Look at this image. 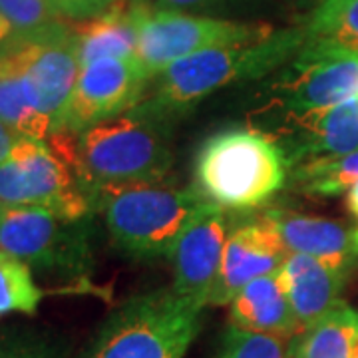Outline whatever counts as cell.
Returning a JSON list of instances; mask_svg holds the SVG:
<instances>
[{"label": "cell", "instance_id": "1", "mask_svg": "<svg viewBox=\"0 0 358 358\" xmlns=\"http://www.w3.org/2000/svg\"><path fill=\"white\" fill-rule=\"evenodd\" d=\"M169 124L138 103L74 136L72 166L96 209L106 189L162 181L173 164Z\"/></svg>", "mask_w": 358, "mask_h": 358}, {"label": "cell", "instance_id": "2", "mask_svg": "<svg viewBox=\"0 0 358 358\" xmlns=\"http://www.w3.org/2000/svg\"><path fill=\"white\" fill-rule=\"evenodd\" d=\"M303 44L305 28H282L261 38L197 52L154 76L152 96L140 106L173 120L219 88L267 76L296 56Z\"/></svg>", "mask_w": 358, "mask_h": 358}, {"label": "cell", "instance_id": "3", "mask_svg": "<svg viewBox=\"0 0 358 358\" xmlns=\"http://www.w3.org/2000/svg\"><path fill=\"white\" fill-rule=\"evenodd\" d=\"M289 159L279 143L257 129H223L195 157V187L219 209L247 211L282 187Z\"/></svg>", "mask_w": 358, "mask_h": 358}, {"label": "cell", "instance_id": "4", "mask_svg": "<svg viewBox=\"0 0 358 358\" xmlns=\"http://www.w3.org/2000/svg\"><path fill=\"white\" fill-rule=\"evenodd\" d=\"M209 207L197 187L162 181L106 189L98 197L112 243L136 259H171L183 231Z\"/></svg>", "mask_w": 358, "mask_h": 358}, {"label": "cell", "instance_id": "5", "mask_svg": "<svg viewBox=\"0 0 358 358\" xmlns=\"http://www.w3.org/2000/svg\"><path fill=\"white\" fill-rule=\"evenodd\" d=\"M201 310L173 289L138 294L103 320L82 358H183L199 334Z\"/></svg>", "mask_w": 358, "mask_h": 358}, {"label": "cell", "instance_id": "6", "mask_svg": "<svg viewBox=\"0 0 358 358\" xmlns=\"http://www.w3.org/2000/svg\"><path fill=\"white\" fill-rule=\"evenodd\" d=\"M0 207H40L68 219H88L96 205L68 157L66 138H18L0 162Z\"/></svg>", "mask_w": 358, "mask_h": 358}, {"label": "cell", "instance_id": "7", "mask_svg": "<svg viewBox=\"0 0 358 358\" xmlns=\"http://www.w3.org/2000/svg\"><path fill=\"white\" fill-rule=\"evenodd\" d=\"M92 223L40 207H0V249L42 273L82 279L92 267Z\"/></svg>", "mask_w": 358, "mask_h": 358}, {"label": "cell", "instance_id": "8", "mask_svg": "<svg viewBox=\"0 0 358 358\" xmlns=\"http://www.w3.org/2000/svg\"><path fill=\"white\" fill-rule=\"evenodd\" d=\"M275 28L267 24L235 22L211 16L152 8L138 2V52L136 58L150 76H157L197 52L261 38Z\"/></svg>", "mask_w": 358, "mask_h": 358}, {"label": "cell", "instance_id": "9", "mask_svg": "<svg viewBox=\"0 0 358 358\" xmlns=\"http://www.w3.org/2000/svg\"><path fill=\"white\" fill-rule=\"evenodd\" d=\"M152 76L140 60L108 58L80 68L76 86L54 131L80 134L134 110L143 100Z\"/></svg>", "mask_w": 358, "mask_h": 358}, {"label": "cell", "instance_id": "10", "mask_svg": "<svg viewBox=\"0 0 358 358\" xmlns=\"http://www.w3.org/2000/svg\"><path fill=\"white\" fill-rule=\"evenodd\" d=\"M273 94L287 115L345 102L358 94V54L303 44Z\"/></svg>", "mask_w": 358, "mask_h": 358}, {"label": "cell", "instance_id": "11", "mask_svg": "<svg viewBox=\"0 0 358 358\" xmlns=\"http://www.w3.org/2000/svg\"><path fill=\"white\" fill-rule=\"evenodd\" d=\"M10 48L18 56L38 112L56 129L80 74L74 26L62 20L32 38L14 42Z\"/></svg>", "mask_w": 358, "mask_h": 358}, {"label": "cell", "instance_id": "12", "mask_svg": "<svg viewBox=\"0 0 358 358\" xmlns=\"http://www.w3.org/2000/svg\"><path fill=\"white\" fill-rule=\"evenodd\" d=\"M225 211L211 205L179 237L173 249L171 289L185 301L205 308L217 279L223 247L227 241Z\"/></svg>", "mask_w": 358, "mask_h": 358}, {"label": "cell", "instance_id": "13", "mask_svg": "<svg viewBox=\"0 0 358 358\" xmlns=\"http://www.w3.org/2000/svg\"><path fill=\"white\" fill-rule=\"evenodd\" d=\"M287 251L263 217L239 225L227 235L217 279L209 293V307H225L245 285L281 267Z\"/></svg>", "mask_w": 358, "mask_h": 358}, {"label": "cell", "instance_id": "14", "mask_svg": "<svg viewBox=\"0 0 358 358\" xmlns=\"http://www.w3.org/2000/svg\"><path fill=\"white\" fill-rule=\"evenodd\" d=\"M261 217L275 229L287 253L317 257L345 271L358 259V225L285 209H268Z\"/></svg>", "mask_w": 358, "mask_h": 358}, {"label": "cell", "instance_id": "15", "mask_svg": "<svg viewBox=\"0 0 358 358\" xmlns=\"http://www.w3.org/2000/svg\"><path fill=\"white\" fill-rule=\"evenodd\" d=\"M346 273L317 257L287 253L277 268V277L289 299L299 333H305L341 303Z\"/></svg>", "mask_w": 358, "mask_h": 358}, {"label": "cell", "instance_id": "16", "mask_svg": "<svg viewBox=\"0 0 358 358\" xmlns=\"http://www.w3.org/2000/svg\"><path fill=\"white\" fill-rule=\"evenodd\" d=\"M285 126L289 129L287 141L291 140L287 148L291 145L296 164L358 152V94L324 110L289 114Z\"/></svg>", "mask_w": 358, "mask_h": 358}, {"label": "cell", "instance_id": "17", "mask_svg": "<svg viewBox=\"0 0 358 358\" xmlns=\"http://www.w3.org/2000/svg\"><path fill=\"white\" fill-rule=\"evenodd\" d=\"M80 68L138 52V2L115 0L100 14L74 26Z\"/></svg>", "mask_w": 358, "mask_h": 358}, {"label": "cell", "instance_id": "18", "mask_svg": "<svg viewBox=\"0 0 358 358\" xmlns=\"http://www.w3.org/2000/svg\"><path fill=\"white\" fill-rule=\"evenodd\" d=\"M231 327L263 334L293 336L299 333L296 320L282 291L277 271L245 285L229 303Z\"/></svg>", "mask_w": 358, "mask_h": 358}, {"label": "cell", "instance_id": "19", "mask_svg": "<svg viewBox=\"0 0 358 358\" xmlns=\"http://www.w3.org/2000/svg\"><path fill=\"white\" fill-rule=\"evenodd\" d=\"M0 120L20 138L46 140L54 134V124L40 114L32 100L22 66L10 46L0 52Z\"/></svg>", "mask_w": 358, "mask_h": 358}, {"label": "cell", "instance_id": "20", "mask_svg": "<svg viewBox=\"0 0 358 358\" xmlns=\"http://www.w3.org/2000/svg\"><path fill=\"white\" fill-rule=\"evenodd\" d=\"M358 348V310L338 303L301 334L291 358H352Z\"/></svg>", "mask_w": 358, "mask_h": 358}, {"label": "cell", "instance_id": "21", "mask_svg": "<svg viewBox=\"0 0 358 358\" xmlns=\"http://www.w3.org/2000/svg\"><path fill=\"white\" fill-rule=\"evenodd\" d=\"M305 44L358 54V0H320L305 26Z\"/></svg>", "mask_w": 358, "mask_h": 358}, {"label": "cell", "instance_id": "22", "mask_svg": "<svg viewBox=\"0 0 358 358\" xmlns=\"http://www.w3.org/2000/svg\"><path fill=\"white\" fill-rule=\"evenodd\" d=\"M299 192L317 197H333L358 181V152L334 157H313L294 169Z\"/></svg>", "mask_w": 358, "mask_h": 358}, {"label": "cell", "instance_id": "23", "mask_svg": "<svg viewBox=\"0 0 358 358\" xmlns=\"http://www.w3.org/2000/svg\"><path fill=\"white\" fill-rule=\"evenodd\" d=\"M44 291L32 279L24 261L0 249V317L22 313L36 315Z\"/></svg>", "mask_w": 358, "mask_h": 358}, {"label": "cell", "instance_id": "24", "mask_svg": "<svg viewBox=\"0 0 358 358\" xmlns=\"http://www.w3.org/2000/svg\"><path fill=\"white\" fill-rule=\"evenodd\" d=\"M64 336L48 329H14L0 334V358H68Z\"/></svg>", "mask_w": 358, "mask_h": 358}, {"label": "cell", "instance_id": "25", "mask_svg": "<svg viewBox=\"0 0 358 358\" xmlns=\"http://www.w3.org/2000/svg\"><path fill=\"white\" fill-rule=\"evenodd\" d=\"M289 336L241 331L229 327L213 358H291Z\"/></svg>", "mask_w": 358, "mask_h": 358}, {"label": "cell", "instance_id": "26", "mask_svg": "<svg viewBox=\"0 0 358 358\" xmlns=\"http://www.w3.org/2000/svg\"><path fill=\"white\" fill-rule=\"evenodd\" d=\"M0 14L13 26L14 42L32 38L64 20L48 0H0Z\"/></svg>", "mask_w": 358, "mask_h": 358}, {"label": "cell", "instance_id": "27", "mask_svg": "<svg viewBox=\"0 0 358 358\" xmlns=\"http://www.w3.org/2000/svg\"><path fill=\"white\" fill-rule=\"evenodd\" d=\"M52 6L62 14L64 18H76V20H86L96 16L94 10L86 4V0H48Z\"/></svg>", "mask_w": 358, "mask_h": 358}, {"label": "cell", "instance_id": "28", "mask_svg": "<svg viewBox=\"0 0 358 358\" xmlns=\"http://www.w3.org/2000/svg\"><path fill=\"white\" fill-rule=\"evenodd\" d=\"M162 8H169V10H199V8H209L221 4L225 0H157Z\"/></svg>", "mask_w": 358, "mask_h": 358}, {"label": "cell", "instance_id": "29", "mask_svg": "<svg viewBox=\"0 0 358 358\" xmlns=\"http://www.w3.org/2000/svg\"><path fill=\"white\" fill-rule=\"evenodd\" d=\"M18 138H20V136H16L13 129L8 128V126L0 120V162L10 154V150H13V145L16 143Z\"/></svg>", "mask_w": 358, "mask_h": 358}, {"label": "cell", "instance_id": "30", "mask_svg": "<svg viewBox=\"0 0 358 358\" xmlns=\"http://www.w3.org/2000/svg\"><path fill=\"white\" fill-rule=\"evenodd\" d=\"M14 40H16V36H14L13 26L8 24V20L0 14V52L6 50L10 44H14Z\"/></svg>", "mask_w": 358, "mask_h": 358}, {"label": "cell", "instance_id": "31", "mask_svg": "<svg viewBox=\"0 0 358 358\" xmlns=\"http://www.w3.org/2000/svg\"><path fill=\"white\" fill-rule=\"evenodd\" d=\"M346 209L355 217V221H358V181H355L346 189Z\"/></svg>", "mask_w": 358, "mask_h": 358}, {"label": "cell", "instance_id": "32", "mask_svg": "<svg viewBox=\"0 0 358 358\" xmlns=\"http://www.w3.org/2000/svg\"><path fill=\"white\" fill-rule=\"evenodd\" d=\"M114 2L115 0H86V4L94 10V14H100L102 10H106L110 4H114Z\"/></svg>", "mask_w": 358, "mask_h": 358}, {"label": "cell", "instance_id": "33", "mask_svg": "<svg viewBox=\"0 0 358 358\" xmlns=\"http://www.w3.org/2000/svg\"><path fill=\"white\" fill-rule=\"evenodd\" d=\"M352 358H358V348H357V352H355V357H352Z\"/></svg>", "mask_w": 358, "mask_h": 358}]
</instances>
